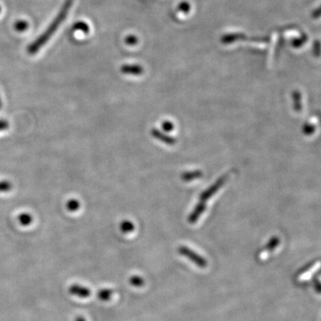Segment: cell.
Listing matches in <instances>:
<instances>
[{
    "instance_id": "obj_10",
    "label": "cell",
    "mask_w": 321,
    "mask_h": 321,
    "mask_svg": "<svg viewBox=\"0 0 321 321\" xmlns=\"http://www.w3.org/2000/svg\"><path fill=\"white\" fill-rule=\"evenodd\" d=\"M79 206H81V203L78 202V200L76 199H71L69 202H68L67 204H66V207H67V210H70V211H76V210H78L79 209Z\"/></svg>"
},
{
    "instance_id": "obj_17",
    "label": "cell",
    "mask_w": 321,
    "mask_h": 321,
    "mask_svg": "<svg viewBox=\"0 0 321 321\" xmlns=\"http://www.w3.org/2000/svg\"><path fill=\"white\" fill-rule=\"evenodd\" d=\"M0 12H1V7H0Z\"/></svg>"
},
{
    "instance_id": "obj_9",
    "label": "cell",
    "mask_w": 321,
    "mask_h": 321,
    "mask_svg": "<svg viewBox=\"0 0 321 321\" xmlns=\"http://www.w3.org/2000/svg\"><path fill=\"white\" fill-rule=\"evenodd\" d=\"M29 27V23L26 21L23 20H19L14 23V29L15 31H17L19 32H25Z\"/></svg>"
},
{
    "instance_id": "obj_15",
    "label": "cell",
    "mask_w": 321,
    "mask_h": 321,
    "mask_svg": "<svg viewBox=\"0 0 321 321\" xmlns=\"http://www.w3.org/2000/svg\"><path fill=\"white\" fill-rule=\"evenodd\" d=\"M75 321H87L86 320L84 317H82V316H78V317H76L75 318Z\"/></svg>"
},
{
    "instance_id": "obj_6",
    "label": "cell",
    "mask_w": 321,
    "mask_h": 321,
    "mask_svg": "<svg viewBox=\"0 0 321 321\" xmlns=\"http://www.w3.org/2000/svg\"><path fill=\"white\" fill-rule=\"evenodd\" d=\"M32 221H33V219H32V216L30 213H21L19 215V217H18V221H19V223L21 225V226H29V225H31L32 223Z\"/></svg>"
},
{
    "instance_id": "obj_14",
    "label": "cell",
    "mask_w": 321,
    "mask_h": 321,
    "mask_svg": "<svg viewBox=\"0 0 321 321\" xmlns=\"http://www.w3.org/2000/svg\"><path fill=\"white\" fill-rule=\"evenodd\" d=\"M137 38H136L135 36H128V38L126 39V43L128 44V45H135L137 44Z\"/></svg>"
},
{
    "instance_id": "obj_7",
    "label": "cell",
    "mask_w": 321,
    "mask_h": 321,
    "mask_svg": "<svg viewBox=\"0 0 321 321\" xmlns=\"http://www.w3.org/2000/svg\"><path fill=\"white\" fill-rule=\"evenodd\" d=\"M72 29L74 31H79V32H84V33H89V26L88 23H86L84 21H78L76 22Z\"/></svg>"
},
{
    "instance_id": "obj_11",
    "label": "cell",
    "mask_w": 321,
    "mask_h": 321,
    "mask_svg": "<svg viewBox=\"0 0 321 321\" xmlns=\"http://www.w3.org/2000/svg\"><path fill=\"white\" fill-rule=\"evenodd\" d=\"M129 283L131 284L133 286H137V287H140L144 285V279L142 278H140L139 276H132L130 279H129Z\"/></svg>"
},
{
    "instance_id": "obj_8",
    "label": "cell",
    "mask_w": 321,
    "mask_h": 321,
    "mask_svg": "<svg viewBox=\"0 0 321 321\" xmlns=\"http://www.w3.org/2000/svg\"><path fill=\"white\" fill-rule=\"evenodd\" d=\"M120 228H121V231L126 234V233H130L134 230V225L129 221H124L123 222H121Z\"/></svg>"
},
{
    "instance_id": "obj_5",
    "label": "cell",
    "mask_w": 321,
    "mask_h": 321,
    "mask_svg": "<svg viewBox=\"0 0 321 321\" xmlns=\"http://www.w3.org/2000/svg\"><path fill=\"white\" fill-rule=\"evenodd\" d=\"M114 295V291L111 289L103 288L99 290L97 292V297L98 299L103 301V302H107L112 298V296Z\"/></svg>"
},
{
    "instance_id": "obj_12",
    "label": "cell",
    "mask_w": 321,
    "mask_h": 321,
    "mask_svg": "<svg viewBox=\"0 0 321 321\" xmlns=\"http://www.w3.org/2000/svg\"><path fill=\"white\" fill-rule=\"evenodd\" d=\"M12 188L13 186H12V184H11L10 182L7 181V180L0 181V193L9 192Z\"/></svg>"
},
{
    "instance_id": "obj_2",
    "label": "cell",
    "mask_w": 321,
    "mask_h": 321,
    "mask_svg": "<svg viewBox=\"0 0 321 321\" xmlns=\"http://www.w3.org/2000/svg\"><path fill=\"white\" fill-rule=\"evenodd\" d=\"M179 253H181L182 255L188 257L189 260H192L200 268H205L207 266L206 260L203 259V257L199 256L197 253L195 252H192L191 250L189 249L188 247L185 246H182L179 248Z\"/></svg>"
},
{
    "instance_id": "obj_1",
    "label": "cell",
    "mask_w": 321,
    "mask_h": 321,
    "mask_svg": "<svg viewBox=\"0 0 321 321\" xmlns=\"http://www.w3.org/2000/svg\"><path fill=\"white\" fill-rule=\"evenodd\" d=\"M74 0H65L63 7L61 8L60 12L58 13L56 18L54 19L49 26L47 27L46 31L43 32L41 35L39 36L38 39L34 40L33 42L27 47V52L30 55H35L38 53L42 46H45L47 41L49 40L52 36L56 33L57 30L59 29L64 20L67 17L69 12L71 10V7L73 5Z\"/></svg>"
},
{
    "instance_id": "obj_13",
    "label": "cell",
    "mask_w": 321,
    "mask_h": 321,
    "mask_svg": "<svg viewBox=\"0 0 321 321\" xmlns=\"http://www.w3.org/2000/svg\"><path fill=\"white\" fill-rule=\"evenodd\" d=\"M9 128V122L6 120H0V131L7 130Z\"/></svg>"
},
{
    "instance_id": "obj_16",
    "label": "cell",
    "mask_w": 321,
    "mask_h": 321,
    "mask_svg": "<svg viewBox=\"0 0 321 321\" xmlns=\"http://www.w3.org/2000/svg\"><path fill=\"white\" fill-rule=\"evenodd\" d=\"M1 107H2V100H1V97H0V109H1Z\"/></svg>"
},
{
    "instance_id": "obj_3",
    "label": "cell",
    "mask_w": 321,
    "mask_h": 321,
    "mask_svg": "<svg viewBox=\"0 0 321 321\" xmlns=\"http://www.w3.org/2000/svg\"><path fill=\"white\" fill-rule=\"evenodd\" d=\"M68 291L71 293V296H77V297H79V298H88L91 295L90 289L86 287V286L78 285V284L71 285L68 289Z\"/></svg>"
},
{
    "instance_id": "obj_4",
    "label": "cell",
    "mask_w": 321,
    "mask_h": 321,
    "mask_svg": "<svg viewBox=\"0 0 321 321\" xmlns=\"http://www.w3.org/2000/svg\"><path fill=\"white\" fill-rule=\"evenodd\" d=\"M121 71L125 74L139 75L142 72V68L139 65H123Z\"/></svg>"
}]
</instances>
